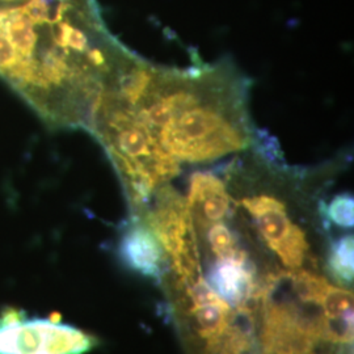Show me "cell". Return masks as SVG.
<instances>
[{"mask_svg": "<svg viewBox=\"0 0 354 354\" xmlns=\"http://www.w3.org/2000/svg\"><path fill=\"white\" fill-rule=\"evenodd\" d=\"M0 26L15 50L26 59H33L37 51L38 33L33 23L19 8L7 10Z\"/></svg>", "mask_w": 354, "mask_h": 354, "instance_id": "9c48e42d", "label": "cell"}, {"mask_svg": "<svg viewBox=\"0 0 354 354\" xmlns=\"http://www.w3.org/2000/svg\"><path fill=\"white\" fill-rule=\"evenodd\" d=\"M329 274L342 288L353 283V236L346 235L335 241L328 252Z\"/></svg>", "mask_w": 354, "mask_h": 354, "instance_id": "30bf717a", "label": "cell"}, {"mask_svg": "<svg viewBox=\"0 0 354 354\" xmlns=\"http://www.w3.org/2000/svg\"><path fill=\"white\" fill-rule=\"evenodd\" d=\"M239 206L252 218L253 225L266 247L291 270L304 266L308 241L302 228L291 219L286 205L269 193H256L241 198Z\"/></svg>", "mask_w": 354, "mask_h": 354, "instance_id": "277c9868", "label": "cell"}, {"mask_svg": "<svg viewBox=\"0 0 354 354\" xmlns=\"http://www.w3.org/2000/svg\"><path fill=\"white\" fill-rule=\"evenodd\" d=\"M314 322L294 304H266L261 333V354H315Z\"/></svg>", "mask_w": 354, "mask_h": 354, "instance_id": "5b68a950", "label": "cell"}, {"mask_svg": "<svg viewBox=\"0 0 354 354\" xmlns=\"http://www.w3.org/2000/svg\"><path fill=\"white\" fill-rule=\"evenodd\" d=\"M206 281L209 286L232 308H241L254 295V270L247 252L215 259Z\"/></svg>", "mask_w": 354, "mask_h": 354, "instance_id": "52a82bcc", "label": "cell"}, {"mask_svg": "<svg viewBox=\"0 0 354 354\" xmlns=\"http://www.w3.org/2000/svg\"><path fill=\"white\" fill-rule=\"evenodd\" d=\"M120 260L133 272L159 279L165 253L156 235L143 221H136L124 231L118 243Z\"/></svg>", "mask_w": 354, "mask_h": 354, "instance_id": "ba28073f", "label": "cell"}, {"mask_svg": "<svg viewBox=\"0 0 354 354\" xmlns=\"http://www.w3.org/2000/svg\"><path fill=\"white\" fill-rule=\"evenodd\" d=\"M156 203L143 222L160 241L181 286L203 279L198 241L185 200L167 185L156 190Z\"/></svg>", "mask_w": 354, "mask_h": 354, "instance_id": "3957f363", "label": "cell"}, {"mask_svg": "<svg viewBox=\"0 0 354 354\" xmlns=\"http://www.w3.org/2000/svg\"><path fill=\"white\" fill-rule=\"evenodd\" d=\"M1 20H0V23H1ZM21 58L23 57H20L19 53L15 50V48L11 45V42L8 41V38L6 37V35H4V32L0 26V74L3 76L6 75L7 71L11 70L13 66L17 64Z\"/></svg>", "mask_w": 354, "mask_h": 354, "instance_id": "7c38bea8", "label": "cell"}, {"mask_svg": "<svg viewBox=\"0 0 354 354\" xmlns=\"http://www.w3.org/2000/svg\"><path fill=\"white\" fill-rule=\"evenodd\" d=\"M184 291L192 329L205 342V351L214 354L221 337L231 326V307L203 279L185 286Z\"/></svg>", "mask_w": 354, "mask_h": 354, "instance_id": "8992f818", "label": "cell"}, {"mask_svg": "<svg viewBox=\"0 0 354 354\" xmlns=\"http://www.w3.org/2000/svg\"><path fill=\"white\" fill-rule=\"evenodd\" d=\"M97 339L59 315L29 317L8 307L0 313V354H87Z\"/></svg>", "mask_w": 354, "mask_h": 354, "instance_id": "7a4b0ae2", "label": "cell"}, {"mask_svg": "<svg viewBox=\"0 0 354 354\" xmlns=\"http://www.w3.org/2000/svg\"><path fill=\"white\" fill-rule=\"evenodd\" d=\"M354 201L351 194L336 196L326 207V215L329 222L344 228L353 227Z\"/></svg>", "mask_w": 354, "mask_h": 354, "instance_id": "8fae6325", "label": "cell"}, {"mask_svg": "<svg viewBox=\"0 0 354 354\" xmlns=\"http://www.w3.org/2000/svg\"><path fill=\"white\" fill-rule=\"evenodd\" d=\"M104 96L145 142L143 200H150L183 165H209L254 145L248 83L228 64L167 70L131 57Z\"/></svg>", "mask_w": 354, "mask_h": 354, "instance_id": "6da1fadb", "label": "cell"}]
</instances>
